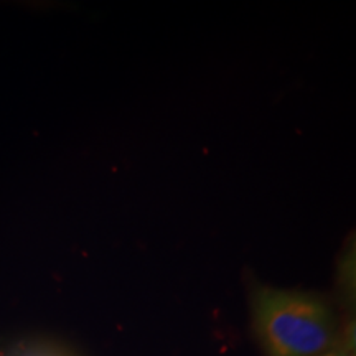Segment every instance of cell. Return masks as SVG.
I'll return each mask as SVG.
<instances>
[{
	"mask_svg": "<svg viewBox=\"0 0 356 356\" xmlns=\"http://www.w3.org/2000/svg\"><path fill=\"white\" fill-rule=\"evenodd\" d=\"M251 305L267 356H322L335 343L330 305L315 293L256 286Z\"/></svg>",
	"mask_w": 356,
	"mask_h": 356,
	"instance_id": "6da1fadb",
	"label": "cell"
},
{
	"mask_svg": "<svg viewBox=\"0 0 356 356\" xmlns=\"http://www.w3.org/2000/svg\"><path fill=\"white\" fill-rule=\"evenodd\" d=\"M322 356H356L355 350V325L350 323L338 333L335 343Z\"/></svg>",
	"mask_w": 356,
	"mask_h": 356,
	"instance_id": "7a4b0ae2",
	"label": "cell"
}]
</instances>
